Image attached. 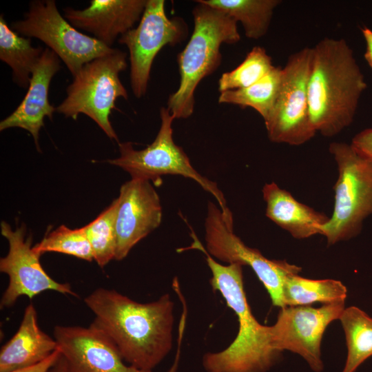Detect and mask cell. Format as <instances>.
<instances>
[{
  "instance_id": "484cf974",
  "label": "cell",
  "mask_w": 372,
  "mask_h": 372,
  "mask_svg": "<svg viewBox=\"0 0 372 372\" xmlns=\"http://www.w3.org/2000/svg\"><path fill=\"white\" fill-rule=\"evenodd\" d=\"M274 68L271 57L265 48L255 46L238 67L221 75L218 83V90L223 92L247 87L260 81Z\"/></svg>"
},
{
  "instance_id": "ba28073f",
  "label": "cell",
  "mask_w": 372,
  "mask_h": 372,
  "mask_svg": "<svg viewBox=\"0 0 372 372\" xmlns=\"http://www.w3.org/2000/svg\"><path fill=\"white\" fill-rule=\"evenodd\" d=\"M233 215L225 216L209 201L205 221L207 251L228 264L247 265L253 269L267 289L272 304L285 307L283 287L286 279L302 269L285 260H269L256 249L247 246L234 232Z\"/></svg>"
},
{
  "instance_id": "4dcf8cb0",
  "label": "cell",
  "mask_w": 372,
  "mask_h": 372,
  "mask_svg": "<svg viewBox=\"0 0 372 372\" xmlns=\"http://www.w3.org/2000/svg\"><path fill=\"white\" fill-rule=\"evenodd\" d=\"M361 32L366 43V50L364 56L368 65L372 69V30L367 27H363L361 29Z\"/></svg>"
},
{
  "instance_id": "ac0fdd59",
  "label": "cell",
  "mask_w": 372,
  "mask_h": 372,
  "mask_svg": "<svg viewBox=\"0 0 372 372\" xmlns=\"http://www.w3.org/2000/svg\"><path fill=\"white\" fill-rule=\"evenodd\" d=\"M57 349L55 339L40 329L37 310L30 304L25 309L18 330L1 347L0 372H10L36 364Z\"/></svg>"
},
{
  "instance_id": "83f0119b",
  "label": "cell",
  "mask_w": 372,
  "mask_h": 372,
  "mask_svg": "<svg viewBox=\"0 0 372 372\" xmlns=\"http://www.w3.org/2000/svg\"><path fill=\"white\" fill-rule=\"evenodd\" d=\"M351 147L360 156L372 160V128L365 129L352 139Z\"/></svg>"
},
{
  "instance_id": "d6986e66",
  "label": "cell",
  "mask_w": 372,
  "mask_h": 372,
  "mask_svg": "<svg viewBox=\"0 0 372 372\" xmlns=\"http://www.w3.org/2000/svg\"><path fill=\"white\" fill-rule=\"evenodd\" d=\"M262 192L267 204V217L295 238L320 234L319 227L329 220L324 214L298 202L273 182L265 184Z\"/></svg>"
},
{
  "instance_id": "2e32d148",
  "label": "cell",
  "mask_w": 372,
  "mask_h": 372,
  "mask_svg": "<svg viewBox=\"0 0 372 372\" xmlns=\"http://www.w3.org/2000/svg\"><path fill=\"white\" fill-rule=\"evenodd\" d=\"M147 0H92L83 10L66 8L64 17L75 28L90 33L112 48L118 36L141 20Z\"/></svg>"
},
{
  "instance_id": "603a6c76",
  "label": "cell",
  "mask_w": 372,
  "mask_h": 372,
  "mask_svg": "<svg viewBox=\"0 0 372 372\" xmlns=\"http://www.w3.org/2000/svg\"><path fill=\"white\" fill-rule=\"evenodd\" d=\"M346 287L333 279L313 280L296 275L289 276L283 287L285 307L307 306L314 302L330 304L344 301Z\"/></svg>"
},
{
  "instance_id": "8992f818",
  "label": "cell",
  "mask_w": 372,
  "mask_h": 372,
  "mask_svg": "<svg viewBox=\"0 0 372 372\" xmlns=\"http://www.w3.org/2000/svg\"><path fill=\"white\" fill-rule=\"evenodd\" d=\"M329 152L337 163L338 178L332 216L319 231L331 245L358 235L363 220L372 214V160L344 143H331Z\"/></svg>"
},
{
  "instance_id": "8fae6325",
  "label": "cell",
  "mask_w": 372,
  "mask_h": 372,
  "mask_svg": "<svg viewBox=\"0 0 372 372\" xmlns=\"http://www.w3.org/2000/svg\"><path fill=\"white\" fill-rule=\"evenodd\" d=\"M165 5L164 0H147L138 25L118 39L129 50L130 84L138 99L147 92L152 63L159 51L182 42L188 34L183 19L167 17Z\"/></svg>"
},
{
  "instance_id": "f546056e",
  "label": "cell",
  "mask_w": 372,
  "mask_h": 372,
  "mask_svg": "<svg viewBox=\"0 0 372 372\" xmlns=\"http://www.w3.org/2000/svg\"><path fill=\"white\" fill-rule=\"evenodd\" d=\"M187 319V309L184 308L181 318L178 324V338H177V348L174 360L172 364L166 372H178V366L180 364V355H181V345L185 331V327Z\"/></svg>"
},
{
  "instance_id": "7402d4cb",
  "label": "cell",
  "mask_w": 372,
  "mask_h": 372,
  "mask_svg": "<svg viewBox=\"0 0 372 372\" xmlns=\"http://www.w3.org/2000/svg\"><path fill=\"white\" fill-rule=\"evenodd\" d=\"M283 81V68L275 67L254 84L245 88L220 92L219 103L251 107L267 121L276 105Z\"/></svg>"
},
{
  "instance_id": "277c9868",
  "label": "cell",
  "mask_w": 372,
  "mask_h": 372,
  "mask_svg": "<svg viewBox=\"0 0 372 372\" xmlns=\"http://www.w3.org/2000/svg\"><path fill=\"white\" fill-rule=\"evenodd\" d=\"M197 3L192 10L193 32L177 58L179 86L167 101V108L174 119L187 118L193 114L196 89L220 65L221 45L236 43L240 39L236 21L220 10Z\"/></svg>"
},
{
  "instance_id": "4316f807",
  "label": "cell",
  "mask_w": 372,
  "mask_h": 372,
  "mask_svg": "<svg viewBox=\"0 0 372 372\" xmlns=\"http://www.w3.org/2000/svg\"><path fill=\"white\" fill-rule=\"evenodd\" d=\"M32 249L39 256L45 252H57L89 262L94 260L84 227L72 229L61 225L48 232Z\"/></svg>"
},
{
  "instance_id": "d4e9b609",
  "label": "cell",
  "mask_w": 372,
  "mask_h": 372,
  "mask_svg": "<svg viewBox=\"0 0 372 372\" xmlns=\"http://www.w3.org/2000/svg\"><path fill=\"white\" fill-rule=\"evenodd\" d=\"M118 203V198H116L98 217L84 226L94 260L101 267L115 259Z\"/></svg>"
},
{
  "instance_id": "44dd1931",
  "label": "cell",
  "mask_w": 372,
  "mask_h": 372,
  "mask_svg": "<svg viewBox=\"0 0 372 372\" xmlns=\"http://www.w3.org/2000/svg\"><path fill=\"white\" fill-rule=\"evenodd\" d=\"M220 10L242 23L247 38L258 39L264 37L269 28L273 10L278 0H198Z\"/></svg>"
},
{
  "instance_id": "52a82bcc",
  "label": "cell",
  "mask_w": 372,
  "mask_h": 372,
  "mask_svg": "<svg viewBox=\"0 0 372 372\" xmlns=\"http://www.w3.org/2000/svg\"><path fill=\"white\" fill-rule=\"evenodd\" d=\"M160 116V129L150 145L137 150L131 142L119 143V157L107 162L128 172L132 179L152 181L156 185L161 183V177L165 175L191 178L216 198L224 215L231 214L218 185L198 173L183 148L174 143L172 127L174 118L167 107L161 108Z\"/></svg>"
},
{
  "instance_id": "5bb4252c",
  "label": "cell",
  "mask_w": 372,
  "mask_h": 372,
  "mask_svg": "<svg viewBox=\"0 0 372 372\" xmlns=\"http://www.w3.org/2000/svg\"><path fill=\"white\" fill-rule=\"evenodd\" d=\"M53 335L67 372H149L127 364L112 340L93 322L87 327L56 325Z\"/></svg>"
},
{
  "instance_id": "30bf717a",
  "label": "cell",
  "mask_w": 372,
  "mask_h": 372,
  "mask_svg": "<svg viewBox=\"0 0 372 372\" xmlns=\"http://www.w3.org/2000/svg\"><path fill=\"white\" fill-rule=\"evenodd\" d=\"M312 52V48H304L292 54L282 68V87L274 109L265 121L268 138L273 143L300 145L316 133L308 103Z\"/></svg>"
},
{
  "instance_id": "4fadbf2b",
  "label": "cell",
  "mask_w": 372,
  "mask_h": 372,
  "mask_svg": "<svg viewBox=\"0 0 372 372\" xmlns=\"http://www.w3.org/2000/svg\"><path fill=\"white\" fill-rule=\"evenodd\" d=\"M1 233L8 242V252L0 259V271L9 279L0 301L1 309L11 307L22 296L32 299L45 291L77 297L69 284L56 282L45 271L39 260L41 256L32 249V235L25 237L24 225L13 230L2 221Z\"/></svg>"
},
{
  "instance_id": "cb8c5ba5",
  "label": "cell",
  "mask_w": 372,
  "mask_h": 372,
  "mask_svg": "<svg viewBox=\"0 0 372 372\" xmlns=\"http://www.w3.org/2000/svg\"><path fill=\"white\" fill-rule=\"evenodd\" d=\"M339 320L347 347V360L342 372H355L372 356V318L353 306L344 308Z\"/></svg>"
},
{
  "instance_id": "ffe728a7",
  "label": "cell",
  "mask_w": 372,
  "mask_h": 372,
  "mask_svg": "<svg viewBox=\"0 0 372 372\" xmlns=\"http://www.w3.org/2000/svg\"><path fill=\"white\" fill-rule=\"evenodd\" d=\"M44 50L34 48L30 38L14 32L0 16V59L12 71V80L19 87H28L32 72Z\"/></svg>"
},
{
  "instance_id": "1f68e13d",
  "label": "cell",
  "mask_w": 372,
  "mask_h": 372,
  "mask_svg": "<svg viewBox=\"0 0 372 372\" xmlns=\"http://www.w3.org/2000/svg\"><path fill=\"white\" fill-rule=\"evenodd\" d=\"M48 372H67L65 361L61 355L57 362Z\"/></svg>"
},
{
  "instance_id": "e0dca14e",
  "label": "cell",
  "mask_w": 372,
  "mask_h": 372,
  "mask_svg": "<svg viewBox=\"0 0 372 372\" xmlns=\"http://www.w3.org/2000/svg\"><path fill=\"white\" fill-rule=\"evenodd\" d=\"M61 68V59L45 48L35 67L25 96L17 107L0 122V130L20 127L30 132L39 151V135L45 116L52 119L56 107L50 103L51 80Z\"/></svg>"
},
{
  "instance_id": "5b68a950",
  "label": "cell",
  "mask_w": 372,
  "mask_h": 372,
  "mask_svg": "<svg viewBox=\"0 0 372 372\" xmlns=\"http://www.w3.org/2000/svg\"><path fill=\"white\" fill-rule=\"evenodd\" d=\"M127 67V53L116 48L87 63L74 76L67 87V96L56 107V112L74 120L79 114H85L110 138L119 143L110 114L116 107L117 99L128 98L127 90L119 77Z\"/></svg>"
},
{
  "instance_id": "9c48e42d",
  "label": "cell",
  "mask_w": 372,
  "mask_h": 372,
  "mask_svg": "<svg viewBox=\"0 0 372 372\" xmlns=\"http://www.w3.org/2000/svg\"><path fill=\"white\" fill-rule=\"evenodd\" d=\"M10 28L23 37L43 41L73 76L85 64L114 49L75 28L60 14L54 0L31 1L24 18Z\"/></svg>"
},
{
  "instance_id": "3957f363",
  "label": "cell",
  "mask_w": 372,
  "mask_h": 372,
  "mask_svg": "<svg viewBox=\"0 0 372 372\" xmlns=\"http://www.w3.org/2000/svg\"><path fill=\"white\" fill-rule=\"evenodd\" d=\"M187 249H195L205 255L211 272L210 284L218 291L238 318V331L225 349L207 352L202 358L206 372H267L280 359L281 352L272 345L270 326L262 325L254 316L243 286L242 265L218 263L196 235Z\"/></svg>"
},
{
  "instance_id": "9a60e30c",
  "label": "cell",
  "mask_w": 372,
  "mask_h": 372,
  "mask_svg": "<svg viewBox=\"0 0 372 372\" xmlns=\"http://www.w3.org/2000/svg\"><path fill=\"white\" fill-rule=\"evenodd\" d=\"M117 198L115 260H121L160 225L162 207L154 186L145 180L132 178L125 183Z\"/></svg>"
},
{
  "instance_id": "7a4b0ae2",
  "label": "cell",
  "mask_w": 372,
  "mask_h": 372,
  "mask_svg": "<svg viewBox=\"0 0 372 372\" xmlns=\"http://www.w3.org/2000/svg\"><path fill=\"white\" fill-rule=\"evenodd\" d=\"M312 51L309 117L316 132L331 137L351 124L367 84L344 39L324 38Z\"/></svg>"
},
{
  "instance_id": "f1b7e54d",
  "label": "cell",
  "mask_w": 372,
  "mask_h": 372,
  "mask_svg": "<svg viewBox=\"0 0 372 372\" xmlns=\"http://www.w3.org/2000/svg\"><path fill=\"white\" fill-rule=\"evenodd\" d=\"M61 355V352L57 349L46 359L36 364L10 372H48V371L57 362Z\"/></svg>"
},
{
  "instance_id": "6da1fadb",
  "label": "cell",
  "mask_w": 372,
  "mask_h": 372,
  "mask_svg": "<svg viewBox=\"0 0 372 372\" xmlns=\"http://www.w3.org/2000/svg\"><path fill=\"white\" fill-rule=\"evenodd\" d=\"M84 302L94 315L93 323L129 365L152 372L171 351L174 304L169 294L143 303L116 290L98 288Z\"/></svg>"
},
{
  "instance_id": "7c38bea8",
  "label": "cell",
  "mask_w": 372,
  "mask_h": 372,
  "mask_svg": "<svg viewBox=\"0 0 372 372\" xmlns=\"http://www.w3.org/2000/svg\"><path fill=\"white\" fill-rule=\"evenodd\" d=\"M344 301L324 304L320 307L293 306L280 308L276 323L270 326L273 347L287 350L302 357L316 372L323 369L321 341L329 324L339 319Z\"/></svg>"
}]
</instances>
